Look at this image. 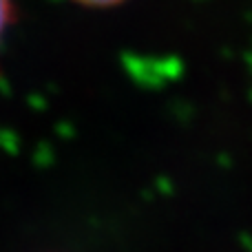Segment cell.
<instances>
[{"mask_svg": "<svg viewBox=\"0 0 252 252\" xmlns=\"http://www.w3.org/2000/svg\"><path fill=\"white\" fill-rule=\"evenodd\" d=\"M9 20H11V0H0V40L7 31Z\"/></svg>", "mask_w": 252, "mask_h": 252, "instance_id": "6da1fadb", "label": "cell"}, {"mask_svg": "<svg viewBox=\"0 0 252 252\" xmlns=\"http://www.w3.org/2000/svg\"><path fill=\"white\" fill-rule=\"evenodd\" d=\"M80 4H87V7H111V4H118L122 0H75Z\"/></svg>", "mask_w": 252, "mask_h": 252, "instance_id": "7a4b0ae2", "label": "cell"}]
</instances>
